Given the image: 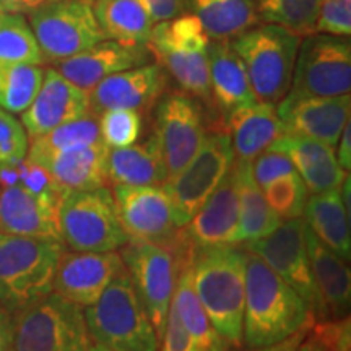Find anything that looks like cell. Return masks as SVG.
<instances>
[{"label": "cell", "mask_w": 351, "mask_h": 351, "mask_svg": "<svg viewBox=\"0 0 351 351\" xmlns=\"http://www.w3.org/2000/svg\"><path fill=\"white\" fill-rule=\"evenodd\" d=\"M314 326L306 301L257 256L245 251L243 341L251 350L278 343Z\"/></svg>", "instance_id": "6da1fadb"}, {"label": "cell", "mask_w": 351, "mask_h": 351, "mask_svg": "<svg viewBox=\"0 0 351 351\" xmlns=\"http://www.w3.org/2000/svg\"><path fill=\"white\" fill-rule=\"evenodd\" d=\"M195 295L212 326L232 348L243 345L245 249L236 244L191 247Z\"/></svg>", "instance_id": "7a4b0ae2"}, {"label": "cell", "mask_w": 351, "mask_h": 351, "mask_svg": "<svg viewBox=\"0 0 351 351\" xmlns=\"http://www.w3.org/2000/svg\"><path fill=\"white\" fill-rule=\"evenodd\" d=\"M62 241L0 234V304L12 314L54 291Z\"/></svg>", "instance_id": "3957f363"}, {"label": "cell", "mask_w": 351, "mask_h": 351, "mask_svg": "<svg viewBox=\"0 0 351 351\" xmlns=\"http://www.w3.org/2000/svg\"><path fill=\"white\" fill-rule=\"evenodd\" d=\"M90 340L112 351H158L160 340L125 269L85 307Z\"/></svg>", "instance_id": "277c9868"}, {"label": "cell", "mask_w": 351, "mask_h": 351, "mask_svg": "<svg viewBox=\"0 0 351 351\" xmlns=\"http://www.w3.org/2000/svg\"><path fill=\"white\" fill-rule=\"evenodd\" d=\"M258 103L278 104L291 88L301 36L278 25H256L230 41Z\"/></svg>", "instance_id": "5b68a950"}, {"label": "cell", "mask_w": 351, "mask_h": 351, "mask_svg": "<svg viewBox=\"0 0 351 351\" xmlns=\"http://www.w3.org/2000/svg\"><path fill=\"white\" fill-rule=\"evenodd\" d=\"M59 228L64 245L77 252L119 251L129 241L106 186L65 192L59 207Z\"/></svg>", "instance_id": "8992f818"}, {"label": "cell", "mask_w": 351, "mask_h": 351, "mask_svg": "<svg viewBox=\"0 0 351 351\" xmlns=\"http://www.w3.org/2000/svg\"><path fill=\"white\" fill-rule=\"evenodd\" d=\"M15 351H86L85 311L52 291L13 314Z\"/></svg>", "instance_id": "52a82bcc"}, {"label": "cell", "mask_w": 351, "mask_h": 351, "mask_svg": "<svg viewBox=\"0 0 351 351\" xmlns=\"http://www.w3.org/2000/svg\"><path fill=\"white\" fill-rule=\"evenodd\" d=\"M121 249L124 269L160 340L173 304L181 257L187 244L173 249L147 241H127Z\"/></svg>", "instance_id": "ba28073f"}, {"label": "cell", "mask_w": 351, "mask_h": 351, "mask_svg": "<svg viewBox=\"0 0 351 351\" xmlns=\"http://www.w3.org/2000/svg\"><path fill=\"white\" fill-rule=\"evenodd\" d=\"M232 161L234 152L228 130L208 132L194 158L165 182L163 189L173 205L174 221L179 230L195 217L231 168Z\"/></svg>", "instance_id": "9c48e42d"}, {"label": "cell", "mask_w": 351, "mask_h": 351, "mask_svg": "<svg viewBox=\"0 0 351 351\" xmlns=\"http://www.w3.org/2000/svg\"><path fill=\"white\" fill-rule=\"evenodd\" d=\"M28 15L44 62H60L106 39L91 0H57Z\"/></svg>", "instance_id": "30bf717a"}, {"label": "cell", "mask_w": 351, "mask_h": 351, "mask_svg": "<svg viewBox=\"0 0 351 351\" xmlns=\"http://www.w3.org/2000/svg\"><path fill=\"white\" fill-rule=\"evenodd\" d=\"M351 90V44L348 38L313 33L301 39L291 88L302 96H343Z\"/></svg>", "instance_id": "8fae6325"}, {"label": "cell", "mask_w": 351, "mask_h": 351, "mask_svg": "<svg viewBox=\"0 0 351 351\" xmlns=\"http://www.w3.org/2000/svg\"><path fill=\"white\" fill-rule=\"evenodd\" d=\"M245 251L265 262L315 314L319 301L307 252L304 218L285 219L269 236L245 243Z\"/></svg>", "instance_id": "7c38bea8"}, {"label": "cell", "mask_w": 351, "mask_h": 351, "mask_svg": "<svg viewBox=\"0 0 351 351\" xmlns=\"http://www.w3.org/2000/svg\"><path fill=\"white\" fill-rule=\"evenodd\" d=\"M207 130L197 101L182 93L161 96L155 112V138L168 179L178 174L199 152Z\"/></svg>", "instance_id": "4fadbf2b"}, {"label": "cell", "mask_w": 351, "mask_h": 351, "mask_svg": "<svg viewBox=\"0 0 351 351\" xmlns=\"http://www.w3.org/2000/svg\"><path fill=\"white\" fill-rule=\"evenodd\" d=\"M117 217L129 241H147L178 249L182 236L163 187L114 186Z\"/></svg>", "instance_id": "5bb4252c"}, {"label": "cell", "mask_w": 351, "mask_h": 351, "mask_svg": "<svg viewBox=\"0 0 351 351\" xmlns=\"http://www.w3.org/2000/svg\"><path fill=\"white\" fill-rule=\"evenodd\" d=\"M351 96H302L288 93L276 104L283 134L317 140L335 148L350 122Z\"/></svg>", "instance_id": "9a60e30c"}, {"label": "cell", "mask_w": 351, "mask_h": 351, "mask_svg": "<svg viewBox=\"0 0 351 351\" xmlns=\"http://www.w3.org/2000/svg\"><path fill=\"white\" fill-rule=\"evenodd\" d=\"M124 270L121 254L62 252L54 276V291L83 309L99 300L109 283Z\"/></svg>", "instance_id": "2e32d148"}, {"label": "cell", "mask_w": 351, "mask_h": 351, "mask_svg": "<svg viewBox=\"0 0 351 351\" xmlns=\"http://www.w3.org/2000/svg\"><path fill=\"white\" fill-rule=\"evenodd\" d=\"M90 111V93L70 83L56 69H47L32 104L21 112V124L26 135L34 138Z\"/></svg>", "instance_id": "e0dca14e"}, {"label": "cell", "mask_w": 351, "mask_h": 351, "mask_svg": "<svg viewBox=\"0 0 351 351\" xmlns=\"http://www.w3.org/2000/svg\"><path fill=\"white\" fill-rule=\"evenodd\" d=\"M153 52L148 46H132L112 39H103L90 49L56 62V70L70 83L86 93L114 73L152 64Z\"/></svg>", "instance_id": "ac0fdd59"}, {"label": "cell", "mask_w": 351, "mask_h": 351, "mask_svg": "<svg viewBox=\"0 0 351 351\" xmlns=\"http://www.w3.org/2000/svg\"><path fill=\"white\" fill-rule=\"evenodd\" d=\"M165 88L166 70L158 62L124 70L104 78L91 90V111L132 109L142 114L160 101Z\"/></svg>", "instance_id": "d6986e66"}, {"label": "cell", "mask_w": 351, "mask_h": 351, "mask_svg": "<svg viewBox=\"0 0 351 351\" xmlns=\"http://www.w3.org/2000/svg\"><path fill=\"white\" fill-rule=\"evenodd\" d=\"M59 207L60 202L19 184L0 186V234L62 241Z\"/></svg>", "instance_id": "ffe728a7"}, {"label": "cell", "mask_w": 351, "mask_h": 351, "mask_svg": "<svg viewBox=\"0 0 351 351\" xmlns=\"http://www.w3.org/2000/svg\"><path fill=\"white\" fill-rule=\"evenodd\" d=\"M239 202L236 163L226 171L217 189L202 205L195 217L184 226L182 236L191 247L236 244Z\"/></svg>", "instance_id": "44dd1931"}, {"label": "cell", "mask_w": 351, "mask_h": 351, "mask_svg": "<svg viewBox=\"0 0 351 351\" xmlns=\"http://www.w3.org/2000/svg\"><path fill=\"white\" fill-rule=\"evenodd\" d=\"M306 244L319 301L314 317H319L324 322L346 319L351 306V275L348 263L320 243L307 225Z\"/></svg>", "instance_id": "7402d4cb"}, {"label": "cell", "mask_w": 351, "mask_h": 351, "mask_svg": "<svg viewBox=\"0 0 351 351\" xmlns=\"http://www.w3.org/2000/svg\"><path fill=\"white\" fill-rule=\"evenodd\" d=\"M207 52L212 101L225 119L239 109L258 103L243 60L230 41H210Z\"/></svg>", "instance_id": "603a6c76"}, {"label": "cell", "mask_w": 351, "mask_h": 351, "mask_svg": "<svg viewBox=\"0 0 351 351\" xmlns=\"http://www.w3.org/2000/svg\"><path fill=\"white\" fill-rule=\"evenodd\" d=\"M269 148L283 152L291 160L309 194L340 187L348 174L337 161L333 148L317 140L283 134Z\"/></svg>", "instance_id": "cb8c5ba5"}, {"label": "cell", "mask_w": 351, "mask_h": 351, "mask_svg": "<svg viewBox=\"0 0 351 351\" xmlns=\"http://www.w3.org/2000/svg\"><path fill=\"white\" fill-rule=\"evenodd\" d=\"M108 153L103 142L60 152L36 161L64 189L72 191H93L108 186Z\"/></svg>", "instance_id": "d4e9b609"}, {"label": "cell", "mask_w": 351, "mask_h": 351, "mask_svg": "<svg viewBox=\"0 0 351 351\" xmlns=\"http://www.w3.org/2000/svg\"><path fill=\"white\" fill-rule=\"evenodd\" d=\"M225 121L234 158L241 161H252L283 135L275 104L256 103L232 112Z\"/></svg>", "instance_id": "484cf974"}, {"label": "cell", "mask_w": 351, "mask_h": 351, "mask_svg": "<svg viewBox=\"0 0 351 351\" xmlns=\"http://www.w3.org/2000/svg\"><path fill=\"white\" fill-rule=\"evenodd\" d=\"M307 228L324 245L348 262L351 257L350 213L341 200L340 187L311 194L302 213Z\"/></svg>", "instance_id": "4316f807"}, {"label": "cell", "mask_w": 351, "mask_h": 351, "mask_svg": "<svg viewBox=\"0 0 351 351\" xmlns=\"http://www.w3.org/2000/svg\"><path fill=\"white\" fill-rule=\"evenodd\" d=\"M108 179L114 186L161 187L168 181L165 163L158 152L155 138L142 145L109 148Z\"/></svg>", "instance_id": "83f0119b"}, {"label": "cell", "mask_w": 351, "mask_h": 351, "mask_svg": "<svg viewBox=\"0 0 351 351\" xmlns=\"http://www.w3.org/2000/svg\"><path fill=\"white\" fill-rule=\"evenodd\" d=\"M184 10L200 21L210 41H231L261 23L256 0H184Z\"/></svg>", "instance_id": "f1b7e54d"}, {"label": "cell", "mask_w": 351, "mask_h": 351, "mask_svg": "<svg viewBox=\"0 0 351 351\" xmlns=\"http://www.w3.org/2000/svg\"><path fill=\"white\" fill-rule=\"evenodd\" d=\"M191 247L181 257V271L176 283L173 306L179 315L182 327L192 337V340L204 351H231L232 346L223 339L212 326L208 315L205 314L199 298L195 295L194 282H192V269L189 261Z\"/></svg>", "instance_id": "f546056e"}, {"label": "cell", "mask_w": 351, "mask_h": 351, "mask_svg": "<svg viewBox=\"0 0 351 351\" xmlns=\"http://www.w3.org/2000/svg\"><path fill=\"white\" fill-rule=\"evenodd\" d=\"M236 182H238L239 217L238 231H236V244L251 243L269 236L278 228L282 219L271 212L267 204L263 191L257 186L252 176L251 161L236 160Z\"/></svg>", "instance_id": "4dcf8cb0"}, {"label": "cell", "mask_w": 351, "mask_h": 351, "mask_svg": "<svg viewBox=\"0 0 351 351\" xmlns=\"http://www.w3.org/2000/svg\"><path fill=\"white\" fill-rule=\"evenodd\" d=\"M93 10L106 39L132 46H148L153 21L138 0H95Z\"/></svg>", "instance_id": "1f68e13d"}, {"label": "cell", "mask_w": 351, "mask_h": 351, "mask_svg": "<svg viewBox=\"0 0 351 351\" xmlns=\"http://www.w3.org/2000/svg\"><path fill=\"white\" fill-rule=\"evenodd\" d=\"M148 47L152 49L153 57L158 59V64L179 83L187 95L207 104L213 103L207 51H179L158 43H150Z\"/></svg>", "instance_id": "d6a6232c"}, {"label": "cell", "mask_w": 351, "mask_h": 351, "mask_svg": "<svg viewBox=\"0 0 351 351\" xmlns=\"http://www.w3.org/2000/svg\"><path fill=\"white\" fill-rule=\"evenodd\" d=\"M99 142H103L99 134V116L90 111L75 121L67 122V124L49 130L47 134L32 138V143H28L26 158L36 163L43 158L56 155V153Z\"/></svg>", "instance_id": "836d02e7"}, {"label": "cell", "mask_w": 351, "mask_h": 351, "mask_svg": "<svg viewBox=\"0 0 351 351\" xmlns=\"http://www.w3.org/2000/svg\"><path fill=\"white\" fill-rule=\"evenodd\" d=\"M44 78V69L0 60V108L21 114L32 104Z\"/></svg>", "instance_id": "e575fe53"}, {"label": "cell", "mask_w": 351, "mask_h": 351, "mask_svg": "<svg viewBox=\"0 0 351 351\" xmlns=\"http://www.w3.org/2000/svg\"><path fill=\"white\" fill-rule=\"evenodd\" d=\"M320 0H256L258 20L278 25L298 36L314 33Z\"/></svg>", "instance_id": "d590c367"}, {"label": "cell", "mask_w": 351, "mask_h": 351, "mask_svg": "<svg viewBox=\"0 0 351 351\" xmlns=\"http://www.w3.org/2000/svg\"><path fill=\"white\" fill-rule=\"evenodd\" d=\"M0 60L12 64H44L32 26L20 13H3L0 19Z\"/></svg>", "instance_id": "8d00e7d4"}, {"label": "cell", "mask_w": 351, "mask_h": 351, "mask_svg": "<svg viewBox=\"0 0 351 351\" xmlns=\"http://www.w3.org/2000/svg\"><path fill=\"white\" fill-rule=\"evenodd\" d=\"M150 43L166 44L179 51H207L210 39L200 21L191 13H184L153 25Z\"/></svg>", "instance_id": "74e56055"}, {"label": "cell", "mask_w": 351, "mask_h": 351, "mask_svg": "<svg viewBox=\"0 0 351 351\" xmlns=\"http://www.w3.org/2000/svg\"><path fill=\"white\" fill-rule=\"evenodd\" d=\"M262 191L271 212L282 221L300 218L304 213L309 191H307L304 181L298 173L276 179L275 182H271Z\"/></svg>", "instance_id": "f35d334b"}, {"label": "cell", "mask_w": 351, "mask_h": 351, "mask_svg": "<svg viewBox=\"0 0 351 351\" xmlns=\"http://www.w3.org/2000/svg\"><path fill=\"white\" fill-rule=\"evenodd\" d=\"M99 134L108 148L130 147L142 134V114L132 109H106L99 112Z\"/></svg>", "instance_id": "ab89813d"}, {"label": "cell", "mask_w": 351, "mask_h": 351, "mask_svg": "<svg viewBox=\"0 0 351 351\" xmlns=\"http://www.w3.org/2000/svg\"><path fill=\"white\" fill-rule=\"evenodd\" d=\"M28 135L12 112L0 108V168L19 163L28 153Z\"/></svg>", "instance_id": "60d3db41"}, {"label": "cell", "mask_w": 351, "mask_h": 351, "mask_svg": "<svg viewBox=\"0 0 351 351\" xmlns=\"http://www.w3.org/2000/svg\"><path fill=\"white\" fill-rule=\"evenodd\" d=\"M314 33L350 38L351 0H320Z\"/></svg>", "instance_id": "b9f144b4"}, {"label": "cell", "mask_w": 351, "mask_h": 351, "mask_svg": "<svg viewBox=\"0 0 351 351\" xmlns=\"http://www.w3.org/2000/svg\"><path fill=\"white\" fill-rule=\"evenodd\" d=\"M251 168L254 179L261 189L270 186L276 179L296 173L291 160L283 152L275 150V148H267L265 152L254 158L251 161Z\"/></svg>", "instance_id": "7bdbcfd3"}, {"label": "cell", "mask_w": 351, "mask_h": 351, "mask_svg": "<svg viewBox=\"0 0 351 351\" xmlns=\"http://www.w3.org/2000/svg\"><path fill=\"white\" fill-rule=\"evenodd\" d=\"M160 343L161 346L158 348V351H204L192 340V337L186 332V328L182 327L173 304L169 307L168 319H166V326L163 335L160 339Z\"/></svg>", "instance_id": "ee69618b"}, {"label": "cell", "mask_w": 351, "mask_h": 351, "mask_svg": "<svg viewBox=\"0 0 351 351\" xmlns=\"http://www.w3.org/2000/svg\"><path fill=\"white\" fill-rule=\"evenodd\" d=\"M143 10L148 13L153 25L160 21L173 20L176 16L184 15V0H138Z\"/></svg>", "instance_id": "f6af8a7d"}, {"label": "cell", "mask_w": 351, "mask_h": 351, "mask_svg": "<svg viewBox=\"0 0 351 351\" xmlns=\"http://www.w3.org/2000/svg\"><path fill=\"white\" fill-rule=\"evenodd\" d=\"M332 351H351L350 317L326 322Z\"/></svg>", "instance_id": "bcb514c9"}, {"label": "cell", "mask_w": 351, "mask_h": 351, "mask_svg": "<svg viewBox=\"0 0 351 351\" xmlns=\"http://www.w3.org/2000/svg\"><path fill=\"white\" fill-rule=\"evenodd\" d=\"M295 351H332L326 322L319 324L313 333H311V330L307 332L306 339L296 346Z\"/></svg>", "instance_id": "7dc6e473"}, {"label": "cell", "mask_w": 351, "mask_h": 351, "mask_svg": "<svg viewBox=\"0 0 351 351\" xmlns=\"http://www.w3.org/2000/svg\"><path fill=\"white\" fill-rule=\"evenodd\" d=\"M0 351H15L13 314L0 304Z\"/></svg>", "instance_id": "c3c4849f"}, {"label": "cell", "mask_w": 351, "mask_h": 351, "mask_svg": "<svg viewBox=\"0 0 351 351\" xmlns=\"http://www.w3.org/2000/svg\"><path fill=\"white\" fill-rule=\"evenodd\" d=\"M57 2V0H0V7L5 13H29L38 10L47 3Z\"/></svg>", "instance_id": "681fc988"}, {"label": "cell", "mask_w": 351, "mask_h": 351, "mask_svg": "<svg viewBox=\"0 0 351 351\" xmlns=\"http://www.w3.org/2000/svg\"><path fill=\"white\" fill-rule=\"evenodd\" d=\"M311 328H313V327H302L298 332L293 333V335H289L288 339L278 341V343H274V345H269V346H262V348H256L254 351H295L296 346L306 339L307 332H309Z\"/></svg>", "instance_id": "f907efd6"}, {"label": "cell", "mask_w": 351, "mask_h": 351, "mask_svg": "<svg viewBox=\"0 0 351 351\" xmlns=\"http://www.w3.org/2000/svg\"><path fill=\"white\" fill-rule=\"evenodd\" d=\"M339 155H337V161L348 173L351 168V125L350 122L345 125L343 132H341L339 138Z\"/></svg>", "instance_id": "816d5d0a"}, {"label": "cell", "mask_w": 351, "mask_h": 351, "mask_svg": "<svg viewBox=\"0 0 351 351\" xmlns=\"http://www.w3.org/2000/svg\"><path fill=\"white\" fill-rule=\"evenodd\" d=\"M86 351H112V350H109V348H106V346H101V345H93V346L90 345V348H88Z\"/></svg>", "instance_id": "f5cc1de1"}, {"label": "cell", "mask_w": 351, "mask_h": 351, "mask_svg": "<svg viewBox=\"0 0 351 351\" xmlns=\"http://www.w3.org/2000/svg\"><path fill=\"white\" fill-rule=\"evenodd\" d=\"M3 13H5V12H3V8L0 7V19H2V15H3Z\"/></svg>", "instance_id": "db71d44e"}]
</instances>
